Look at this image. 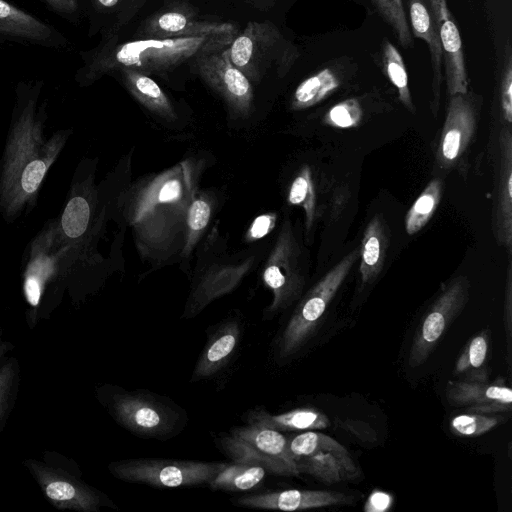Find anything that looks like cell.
Returning <instances> with one entry per match:
<instances>
[{
	"label": "cell",
	"instance_id": "cell-40",
	"mask_svg": "<svg viewBox=\"0 0 512 512\" xmlns=\"http://www.w3.org/2000/svg\"><path fill=\"white\" fill-rule=\"evenodd\" d=\"M502 419L489 414L464 413L455 416L450 427L455 434L467 437H475L490 431L496 427Z\"/></svg>",
	"mask_w": 512,
	"mask_h": 512
},
{
	"label": "cell",
	"instance_id": "cell-19",
	"mask_svg": "<svg viewBox=\"0 0 512 512\" xmlns=\"http://www.w3.org/2000/svg\"><path fill=\"white\" fill-rule=\"evenodd\" d=\"M254 260L251 256L238 263L215 264L208 268L193 287L183 318L194 317L212 301L234 290L249 272Z\"/></svg>",
	"mask_w": 512,
	"mask_h": 512
},
{
	"label": "cell",
	"instance_id": "cell-9",
	"mask_svg": "<svg viewBox=\"0 0 512 512\" xmlns=\"http://www.w3.org/2000/svg\"><path fill=\"white\" fill-rule=\"evenodd\" d=\"M226 465L225 462L137 458L111 462L108 469L122 481L177 488L209 483Z\"/></svg>",
	"mask_w": 512,
	"mask_h": 512
},
{
	"label": "cell",
	"instance_id": "cell-21",
	"mask_svg": "<svg viewBox=\"0 0 512 512\" xmlns=\"http://www.w3.org/2000/svg\"><path fill=\"white\" fill-rule=\"evenodd\" d=\"M240 334L241 327L237 319L222 323L209 337L195 365L191 382L216 374L234 353Z\"/></svg>",
	"mask_w": 512,
	"mask_h": 512
},
{
	"label": "cell",
	"instance_id": "cell-36",
	"mask_svg": "<svg viewBox=\"0 0 512 512\" xmlns=\"http://www.w3.org/2000/svg\"><path fill=\"white\" fill-rule=\"evenodd\" d=\"M383 64L389 80L398 91L400 101L413 112L414 105L403 58L397 48L388 40H385L383 45Z\"/></svg>",
	"mask_w": 512,
	"mask_h": 512
},
{
	"label": "cell",
	"instance_id": "cell-10",
	"mask_svg": "<svg viewBox=\"0 0 512 512\" xmlns=\"http://www.w3.org/2000/svg\"><path fill=\"white\" fill-rule=\"evenodd\" d=\"M221 445L233 462L258 465L276 475L300 474L289 451L288 439L280 431L248 424L233 429Z\"/></svg>",
	"mask_w": 512,
	"mask_h": 512
},
{
	"label": "cell",
	"instance_id": "cell-32",
	"mask_svg": "<svg viewBox=\"0 0 512 512\" xmlns=\"http://www.w3.org/2000/svg\"><path fill=\"white\" fill-rule=\"evenodd\" d=\"M442 195V183L431 180L408 210L405 229L408 235L419 232L434 215Z\"/></svg>",
	"mask_w": 512,
	"mask_h": 512
},
{
	"label": "cell",
	"instance_id": "cell-17",
	"mask_svg": "<svg viewBox=\"0 0 512 512\" xmlns=\"http://www.w3.org/2000/svg\"><path fill=\"white\" fill-rule=\"evenodd\" d=\"M476 128V111L467 94L450 96L437 149L442 168L452 167L466 151Z\"/></svg>",
	"mask_w": 512,
	"mask_h": 512
},
{
	"label": "cell",
	"instance_id": "cell-28",
	"mask_svg": "<svg viewBox=\"0 0 512 512\" xmlns=\"http://www.w3.org/2000/svg\"><path fill=\"white\" fill-rule=\"evenodd\" d=\"M447 401L457 407L499 401L512 403V391L505 383L451 380L446 385Z\"/></svg>",
	"mask_w": 512,
	"mask_h": 512
},
{
	"label": "cell",
	"instance_id": "cell-11",
	"mask_svg": "<svg viewBox=\"0 0 512 512\" xmlns=\"http://www.w3.org/2000/svg\"><path fill=\"white\" fill-rule=\"evenodd\" d=\"M262 279L273 300L267 313L275 314L289 307L302 294L305 276L301 250L290 221H285L264 264Z\"/></svg>",
	"mask_w": 512,
	"mask_h": 512
},
{
	"label": "cell",
	"instance_id": "cell-34",
	"mask_svg": "<svg viewBox=\"0 0 512 512\" xmlns=\"http://www.w3.org/2000/svg\"><path fill=\"white\" fill-rule=\"evenodd\" d=\"M148 0H90L92 11L97 17L110 20L103 32L116 33L126 25L147 3Z\"/></svg>",
	"mask_w": 512,
	"mask_h": 512
},
{
	"label": "cell",
	"instance_id": "cell-41",
	"mask_svg": "<svg viewBox=\"0 0 512 512\" xmlns=\"http://www.w3.org/2000/svg\"><path fill=\"white\" fill-rule=\"evenodd\" d=\"M362 116L360 103L356 99H347L331 107L323 122L331 127L351 128L360 123Z\"/></svg>",
	"mask_w": 512,
	"mask_h": 512
},
{
	"label": "cell",
	"instance_id": "cell-27",
	"mask_svg": "<svg viewBox=\"0 0 512 512\" xmlns=\"http://www.w3.org/2000/svg\"><path fill=\"white\" fill-rule=\"evenodd\" d=\"M388 246L386 226L375 215L365 228L360 248V276L362 285L371 283L381 272Z\"/></svg>",
	"mask_w": 512,
	"mask_h": 512
},
{
	"label": "cell",
	"instance_id": "cell-13",
	"mask_svg": "<svg viewBox=\"0 0 512 512\" xmlns=\"http://www.w3.org/2000/svg\"><path fill=\"white\" fill-rule=\"evenodd\" d=\"M238 31L234 23L205 18L189 3L175 1L143 20L133 39L237 34Z\"/></svg>",
	"mask_w": 512,
	"mask_h": 512
},
{
	"label": "cell",
	"instance_id": "cell-7",
	"mask_svg": "<svg viewBox=\"0 0 512 512\" xmlns=\"http://www.w3.org/2000/svg\"><path fill=\"white\" fill-rule=\"evenodd\" d=\"M95 395L117 423L138 436L165 437L180 426L178 407L157 395L111 384L98 386Z\"/></svg>",
	"mask_w": 512,
	"mask_h": 512
},
{
	"label": "cell",
	"instance_id": "cell-46",
	"mask_svg": "<svg viewBox=\"0 0 512 512\" xmlns=\"http://www.w3.org/2000/svg\"><path fill=\"white\" fill-rule=\"evenodd\" d=\"M392 503V497L382 491H374L365 504V511L367 512H383L386 511Z\"/></svg>",
	"mask_w": 512,
	"mask_h": 512
},
{
	"label": "cell",
	"instance_id": "cell-3",
	"mask_svg": "<svg viewBox=\"0 0 512 512\" xmlns=\"http://www.w3.org/2000/svg\"><path fill=\"white\" fill-rule=\"evenodd\" d=\"M236 34L188 36L176 38L132 39L119 42L114 33H105L91 50L81 51L82 65L74 79L86 87L120 68H130L148 76L164 75L197 58L225 49Z\"/></svg>",
	"mask_w": 512,
	"mask_h": 512
},
{
	"label": "cell",
	"instance_id": "cell-8",
	"mask_svg": "<svg viewBox=\"0 0 512 512\" xmlns=\"http://www.w3.org/2000/svg\"><path fill=\"white\" fill-rule=\"evenodd\" d=\"M359 256L360 249L349 252L304 295L279 340L281 359L296 354L310 340Z\"/></svg>",
	"mask_w": 512,
	"mask_h": 512
},
{
	"label": "cell",
	"instance_id": "cell-33",
	"mask_svg": "<svg viewBox=\"0 0 512 512\" xmlns=\"http://www.w3.org/2000/svg\"><path fill=\"white\" fill-rule=\"evenodd\" d=\"M20 379L17 357L7 356L0 364V434L16 405Z\"/></svg>",
	"mask_w": 512,
	"mask_h": 512
},
{
	"label": "cell",
	"instance_id": "cell-24",
	"mask_svg": "<svg viewBox=\"0 0 512 512\" xmlns=\"http://www.w3.org/2000/svg\"><path fill=\"white\" fill-rule=\"evenodd\" d=\"M407 4L409 7L410 31L415 37L423 39L430 50L433 72L432 109L436 111L439 102L443 65V52L439 34L435 27L430 8L427 7L425 1L407 0Z\"/></svg>",
	"mask_w": 512,
	"mask_h": 512
},
{
	"label": "cell",
	"instance_id": "cell-2",
	"mask_svg": "<svg viewBox=\"0 0 512 512\" xmlns=\"http://www.w3.org/2000/svg\"><path fill=\"white\" fill-rule=\"evenodd\" d=\"M200 172L198 163L186 160L129 193L125 216L143 255L164 260L183 246L186 214L198 191Z\"/></svg>",
	"mask_w": 512,
	"mask_h": 512
},
{
	"label": "cell",
	"instance_id": "cell-44",
	"mask_svg": "<svg viewBox=\"0 0 512 512\" xmlns=\"http://www.w3.org/2000/svg\"><path fill=\"white\" fill-rule=\"evenodd\" d=\"M276 218L275 213H267L255 218L248 229L246 239L254 241L269 234L275 227Z\"/></svg>",
	"mask_w": 512,
	"mask_h": 512
},
{
	"label": "cell",
	"instance_id": "cell-15",
	"mask_svg": "<svg viewBox=\"0 0 512 512\" xmlns=\"http://www.w3.org/2000/svg\"><path fill=\"white\" fill-rule=\"evenodd\" d=\"M5 45L59 51L71 48L70 40L59 29L7 0H0V47Z\"/></svg>",
	"mask_w": 512,
	"mask_h": 512
},
{
	"label": "cell",
	"instance_id": "cell-42",
	"mask_svg": "<svg viewBox=\"0 0 512 512\" xmlns=\"http://www.w3.org/2000/svg\"><path fill=\"white\" fill-rule=\"evenodd\" d=\"M60 17L77 22L81 13V0H40Z\"/></svg>",
	"mask_w": 512,
	"mask_h": 512
},
{
	"label": "cell",
	"instance_id": "cell-12",
	"mask_svg": "<svg viewBox=\"0 0 512 512\" xmlns=\"http://www.w3.org/2000/svg\"><path fill=\"white\" fill-rule=\"evenodd\" d=\"M469 287L466 276H457L434 301L415 332L408 357L411 368L419 367L431 355L451 322L465 307Z\"/></svg>",
	"mask_w": 512,
	"mask_h": 512
},
{
	"label": "cell",
	"instance_id": "cell-25",
	"mask_svg": "<svg viewBox=\"0 0 512 512\" xmlns=\"http://www.w3.org/2000/svg\"><path fill=\"white\" fill-rule=\"evenodd\" d=\"M117 73L129 93L147 110L166 121L177 119L171 100L150 76L130 68H120Z\"/></svg>",
	"mask_w": 512,
	"mask_h": 512
},
{
	"label": "cell",
	"instance_id": "cell-39",
	"mask_svg": "<svg viewBox=\"0 0 512 512\" xmlns=\"http://www.w3.org/2000/svg\"><path fill=\"white\" fill-rule=\"evenodd\" d=\"M489 332L487 330L473 337L458 357L454 373L462 375L470 370L483 367L488 355Z\"/></svg>",
	"mask_w": 512,
	"mask_h": 512
},
{
	"label": "cell",
	"instance_id": "cell-1",
	"mask_svg": "<svg viewBox=\"0 0 512 512\" xmlns=\"http://www.w3.org/2000/svg\"><path fill=\"white\" fill-rule=\"evenodd\" d=\"M44 81H19L0 161V215L11 223L36 205L45 176L63 150L71 129L45 137Z\"/></svg>",
	"mask_w": 512,
	"mask_h": 512
},
{
	"label": "cell",
	"instance_id": "cell-48",
	"mask_svg": "<svg viewBox=\"0 0 512 512\" xmlns=\"http://www.w3.org/2000/svg\"><path fill=\"white\" fill-rule=\"evenodd\" d=\"M463 380L471 382H488V371L485 367L470 370L464 373Z\"/></svg>",
	"mask_w": 512,
	"mask_h": 512
},
{
	"label": "cell",
	"instance_id": "cell-31",
	"mask_svg": "<svg viewBox=\"0 0 512 512\" xmlns=\"http://www.w3.org/2000/svg\"><path fill=\"white\" fill-rule=\"evenodd\" d=\"M267 470L261 466L233 462L227 463L208 484L212 489L226 491L249 490L260 484Z\"/></svg>",
	"mask_w": 512,
	"mask_h": 512
},
{
	"label": "cell",
	"instance_id": "cell-18",
	"mask_svg": "<svg viewBox=\"0 0 512 512\" xmlns=\"http://www.w3.org/2000/svg\"><path fill=\"white\" fill-rule=\"evenodd\" d=\"M439 34L449 96L468 93V78L462 50V40L447 0H426Z\"/></svg>",
	"mask_w": 512,
	"mask_h": 512
},
{
	"label": "cell",
	"instance_id": "cell-6",
	"mask_svg": "<svg viewBox=\"0 0 512 512\" xmlns=\"http://www.w3.org/2000/svg\"><path fill=\"white\" fill-rule=\"evenodd\" d=\"M231 63L252 82L270 72L285 76L299 57L297 47L271 21H249L226 48Z\"/></svg>",
	"mask_w": 512,
	"mask_h": 512
},
{
	"label": "cell",
	"instance_id": "cell-35",
	"mask_svg": "<svg viewBox=\"0 0 512 512\" xmlns=\"http://www.w3.org/2000/svg\"><path fill=\"white\" fill-rule=\"evenodd\" d=\"M287 200L289 204L300 206L305 213V229L308 233L314 224L316 216V193L312 173L308 165L301 167L294 177Z\"/></svg>",
	"mask_w": 512,
	"mask_h": 512
},
{
	"label": "cell",
	"instance_id": "cell-49",
	"mask_svg": "<svg viewBox=\"0 0 512 512\" xmlns=\"http://www.w3.org/2000/svg\"><path fill=\"white\" fill-rule=\"evenodd\" d=\"M15 349V345L3 338V329L0 327V364Z\"/></svg>",
	"mask_w": 512,
	"mask_h": 512
},
{
	"label": "cell",
	"instance_id": "cell-22",
	"mask_svg": "<svg viewBox=\"0 0 512 512\" xmlns=\"http://www.w3.org/2000/svg\"><path fill=\"white\" fill-rule=\"evenodd\" d=\"M66 206L58 219L62 239L68 244L84 236L92 213V181L74 177Z\"/></svg>",
	"mask_w": 512,
	"mask_h": 512
},
{
	"label": "cell",
	"instance_id": "cell-26",
	"mask_svg": "<svg viewBox=\"0 0 512 512\" xmlns=\"http://www.w3.org/2000/svg\"><path fill=\"white\" fill-rule=\"evenodd\" d=\"M244 418L247 424L280 432L320 430L330 424L326 415L314 408H297L282 414H270L263 408H255L249 410Z\"/></svg>",
	"mask_w": 512,
	"mask_h": 512
},
{
	"label": "cell",
	"instance_id": "cell-43",
	"mask_svg": "<svg viewBox=\"0 0 512 512\" xmlns=\"http://www.w3.org/2000/svg\"><path fill=\"white\" fill-rule=\"evenodd\" d=\"M501 108L504 120L511 124L512 122V67L509 64L504 70L501 82Z\"/></svg>",
	"mask_w": 512,
	"mask_h": 512
},
{
	"label": "cell",
	"instance_id": "cell-37",
	"mask_svg": "<svg viewBox=\"0 0 512 512\" xmlns=\"http://www.w3.org/2000/svg\"><path fill=\"white\" fill-rule=\"evenodd\" d=\"M288 448L295 461L324 450L347 451L335 439L313 430H307L289 439Z\"/></svg>",
	"mask_w": 512,
	"mask_h": 512
},
{
	"label": "cell",
	"instance_id": "cell-30",
	"mask_svg": "<svg viewBox=\"0 0 512 512\" xmlns=\"http://www.w3.org/2000/svg\"><path fill=\"white\" fill-rule=\"evenodd\" d=\"M213 212L212 196L204 192L194 195L191 200L185 220L184 243L181 255L188 258L206 229Z\"/></svg>",
	"mask_w": 512,
	"mask_h": 512
},
{
	"label": "cell",
	"instance_id": "cell-23",
	"mask_svg": "<svg viewBox=\"0 0 512 512\" xmlns=\"http://www.w3.org/2000/svg\"><path fill=\"white\" fill-rule=\"evenodd\" d=\"M296 464L299 473L308 474L328 485L350 481L360 475V469L348 451H319L297 459Z\"/></svg>",
	"mask_w": 512,
	"mask_h": 512
},
{
	"label": "cell",
	"instance_id": "cell-20",
	"mask_svg": "<svg viewBox=\"0 0 512 512\" xmlns=\"http://www.w3.org/2000/svg\"><path fill=\"white\" fill-rule=\"evenodd\" d=\"M350 495L325 490H284L257 495H247L236 500L237 505L282 511H297L334 505H345Z\"/></svg>",
	"mask_w": 512,
	"mask_h": 512
},
{
	"label": "cell",
	"instance_id": "cell-29",
	"mask_svg": "<svg viewBox=\"0 0 512 512\" xmlns=\"http://www.w3.org/2000/svg\"><path fill=\"white\" fill-rule=\"evenodd\" d=\"M340 85L336 74L325 68L303 80L295 89L291 107L294 110L314 106L328 97Z\"/></svg>",
	"mask_w": 512,
	"mask_h": 512
},
{
	"label": "cell",
	"instance_id": "cell-38",
	"mask_svg": "<svg viewBox=\"0 0 512 512\" xmlns=\"http://www.w3.org/2000/svg\"><path fill=\"white\" fill-rule=\"evenodd\" d=\"M384 20L391 26L403 46L412 43L411 31L403 0H372Z\"/></svg>",
	"mask_w": 512,
	"mask_h": 512
},
{
	"label": "cell",
	"instance_id": "cell-5",
	"mask_svg": "<svg viewBox=\"0 0 512 512\" xmlns=\"http://www.w3.org/2000/svg\"><path fill=\"white\" fill-rule=\"evenodd\" d=\"M46 500L58 510L99 512L116 508L107 495L86 483L78 463L54 450H44L40 458L22 462Z\"/></svg>",
	"mask_w": 512,
	"mask_h": 512
},
{
	"label": "cell",
	"instance_id": "cell-45",
	"mask_svg": "<svg viewBox=\"0 0 512 512\" xmlns=\"http://www.w3.org/2000/svg\"><path fill=\"white\" fill-rule=\"evenodd\" d=\"M504 324L507 338L508 355L511 353V330H512V268L511 263L507 269L505 301H504Z\"/></svg>",
	"mask_w": 512,
	"mask_h": 512
},
{
	"label": "cell",
	"instance_id": "cell-47",
	"mask_svg": "<svg viewBox=\"0 0 512 512\" xmlns=\"http://www.w3.org/2000/svg\"><path fill=\"white\" fill-rule=\"evenodd\" d=\"M511 410V404L499 402V401H490L481 404H475L467 406L466 412L468 413H478V414H492V413H500L507 412Z\"/></svg>",
	"mask_w": 512,
	"mask_h": 512
},
{
	"label": "cell",
	"instance_id": "cell-14",
	"mask_svg": "<svg viewBox=\"0 0 512 512\" xmlns=\"http://www.w3.org/2000/svg\"><path fill=\"white\" fill-rule=\"evenodd\" d=\"M191 68L224 100L234 117L246 118L251 114L252 83L231 63L226 48L197 58Z\"/></svg>",
	"mask_w": 512,
	"mask_h": 512
},
{
	"label": "cell",
	"instance_id": "cell-16",
	"mask_svg": "<svg viewBox=\"0 0 512 512\" xmlns=\"http://www.w3.org/2000/svg\"><path fill=\"white\" fill-rule=\"evenodd\" d=\"M492 227L495 239L509 253L512 248V135L510 128L500 130L495 163Z\"/></svg>",
	"mask_w": 512,
	"mask_h": 512
},
{
	"label": "cell",
	"instance_id": "cell-4",
	"mask_svg": "<svg viewBox=\"0 0 512 512\" xmlns=\"http://www.w3.org/2000/svg\"><path fill=\"white\" fill-rule=\"evenodd\" d=\"M70 248L61 237L58 220L47 222L29 245L22 294L25 321L30 330L48 320L62 301L66 274L61 263Z\"/></svg>",
	"mask_w": 512,
	"mask_h": 512
}]
</instances>
